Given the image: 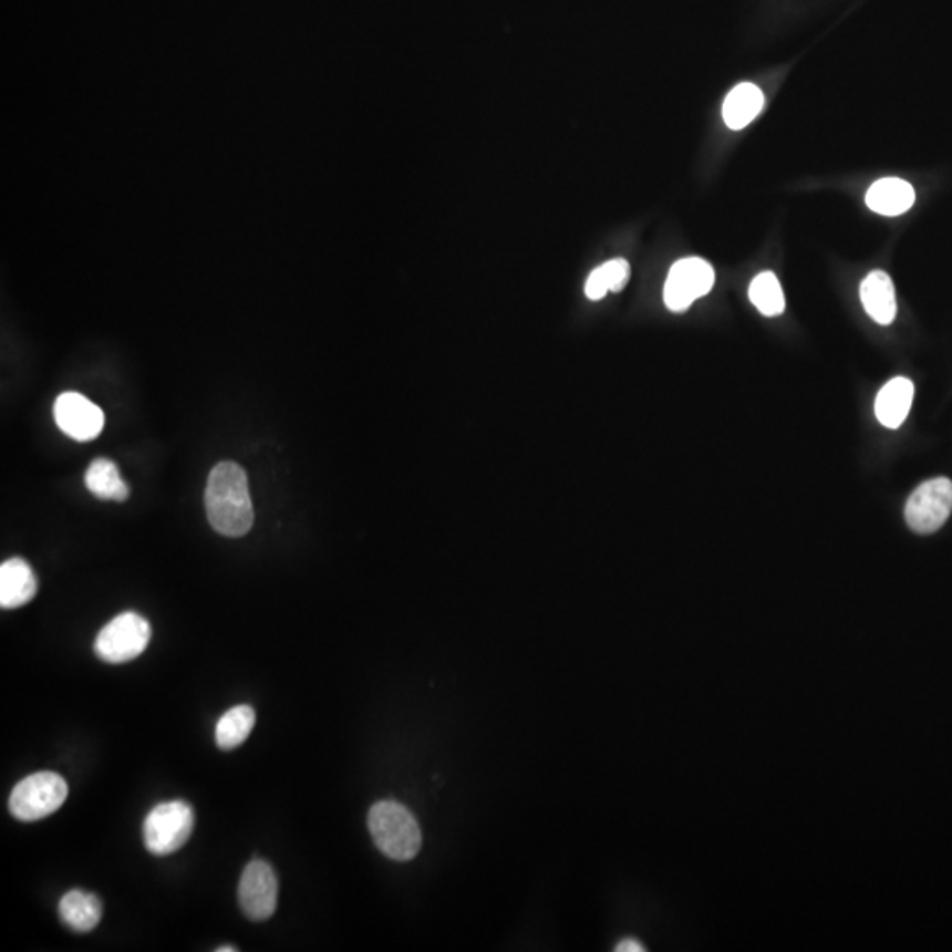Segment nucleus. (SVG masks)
Returning <instances> with one entry per match:
<instances>
[{"label": "nucleus", "instance_id": "obj_1", "mask_svg": "<svg viewBox=\"0 0 952 952\" xmlns=\"http://www.w3.org/2000/svg\"><path fill=\"white\" fill-rule=\"evenodd\" d=\"M208 522L223 537L238 538L255 524L249 482L242 466L231 461L216 464L205 489Z\"/></svg>", "mask_w": 952, "mask_h": 952}, {"label": "nucleus", "instance_id": "obj_2", "mask_svg": "<svg viewBox=\"0 0 952 952\" xmlns=\"http://www.w3.org/2000/svg\"><path fill=\"white\" fill-rule=\"evenodd\" d=\"M368 826L374 845L392 861H412L421 852V826L415 815L401 803H376L369 809Z\"/></svg>", "mask_w": 952, "mask_h": 952}, {"label": "nucleus", "instance_id": "obj_3", "mask_svg": "<svg viewBox=\"0 0 952 952\" xmlns=\"http://www.w3.org/2000/svg\"><path fill=\"white\" fill-rule=\"evenodd\" d=\"M68 794L70 788L64 776L41 770L17 784L9 796V811L17 820L35 822L55 814L64 805Z\"/></svg>", "mask_w": 952, "mask_h": 952}, {"label": "nucleus", "instance_id": "obj_4", "mask_svg": "<svg viewBox=\"0 0 952 952\" xmlns=\"http://www.w3.org/2000/svg\"><path fill=\"white\" fill-rule=\"evenodd\" d=\"M195 811L186 801L161 803L143 822L145 849L154 856H169L183 849L193 835Z\"/></svg>", "mask_w": 952, "mask_h": 952}, {"label": "nucleus", "instance_id": "obj_5", "mask_svg": "<svg viewBox=\"0 0 952 952\" xmlns=\"http://www.w3.org/2000/svg\"><path fill=\"white\" fill-rule=\"evenodd\" d=\"M151 639L152 628L147 619L136 612H122L97 633L94 651L103 662L117 665L138 659L147 650Z\"/></svg>", "mask_w": 952, "mask_h": 952}, {"label": "nucleus", "instance_id": "obj_6", "mask_svg": "<svg viewBox=\"0 0 952 952\" xmlns=\"http://www.w3.org/2000/svg\"><path fill=\"white\" fill-rule=\"evenodd\" d=\"M951 511L952 482L940 476L913 490L904 507V519L912 531L930 535L944 526Z\"/></svg>", "mask_w": 952, "mask_h": 952}, {"label": "nucleus", "instance_id": "obj_7", "mask_svg": "<svg viewBox=\"0 0 952 952\" xmlns=\"http://www.w3.org/2000/svg\"><path fill=\"white\" fill-rule=\"evenodd\" d=\"M279 882L272 866L261 859L249 862L238 882V903L251 921H267L278 909Z\"/></svg>", "mask_w": 952, "mask_h": 952}, {"label": "nucleus", "instance_id": "obj_8", "mask_svg": "<svg viewBox=\"0 0 952 952\" xmlns=\"http://www.w3.org/2000/svg\"><path fill=\"white\" fill-rule=\"evenodd\" d=\"M714 284V270L706 260L701 258H684L672 265L665 282L666 308L681 312L692 306L695 300L710 293Z\"/></svg>", "mask_w": 952, "mask_h": 952}, {"label": "nucleus", "instance_id": "obj_9", "mask_svg": "<svg viewBox=\"0 0 952 952\" xmlns=\"http://www.w3.org/2000/svg\"><path fill=\"white\" fill-rule=\"evenodd\" d=\"M55 424L76 442H92L104 427V413L85 395L64 392L53 404Z\"/></svg>", "mask_w": 952, "mask_h": 952}, {"label": "nucleus", "instance_id": "obj_10", "mask_svg": "<svg viewBox=\"0 0 952 952\" xmlns=\"http://www.w3.org/2000/svg\"><path fill=\"white\" fill-rule=\"evenodd\" d=\"M38 593V579L25 559L11 558L0 565V607L18 609Z\"/></svg>", "mask_w": 952, "mask_h": 952}, {"label": "nucleus", "instance_id": "obj_11", "mask_svg": "<svg viewBox=\"0 0 952 952\" xmlns=\"http://www.w3.org/2000/svg\"><path fill=\"white\" fill-rule=\"evenodd\" d=\"M913 392L915 389L909 377H892L886 383L875 401V415L880 424L889 428L901 427L912 407Z\"/></svg>", "mask_w": 952, "mask_h": 952}, {"label": "nucleus", "instance_id": "obj_12", "mask_svg": "<svg viewBox=\"0 0 952 952\" xmlns=\"http://www.w3.org/2000/svg\"><path fill=\"white\" fill-rule=\"evenodd\" d=\"M861 300L866 312L879 325H891L897 318V293L889 273L882 270L868 273L861 284Z\"/></svg>", "mask_w": 952, "mask_h": 952}, {"label": "nucleus", "instance_id": "obj_13", "mask_svg": "<svg viewBox=\"0 0 952 952\" xmlns=\"http://www.w3.org/2000/svg\"><path fill=\"white\" fill-rule=\"evenodd\" d=\"M913 201L915 190L901 178H880L866 193V205L880 216H901L912 208Z\"/></svg>", "mask_w": 952, "mask_h": 952}, {"label": "nucleus", "instance_id": "obj_14", "mask_svg": "<svg viewBox=\"0 0 952 952\" xmlns=\"http://www.w3.org/2000/svg\"><path fill=\"white\" fill-rule=\"evenodd\" d=\"M61 921L76 933H89L103 918V903L92 892L73 889L65 892L59 903Z\"/></svg>", "mask_w": 952, "mask_h": 952}, {"label": "nucleus", "instance_id": "obj_15", "mask_svg": "<svg viewBox=\"0 0 952 952\" xmlns=\"http://www.w3.org/2000/svg\"><path fill=\"white\" fill-rule=\"evenodd\" d=\"M764 106V94L754 83H739L728 92L723 103V121L731 130L739 131L757 117Z\"/></svg>", "mask_w": 952, "mask_h": 952}, {"label": "nucleus", "instance_id": "obj_16", "mask_svg": "<svg viewBox=\"0 0 952 952\" xmlns=\"http://www.w3.org/2000/svg\"><path fill=\"white\" fill-rule=\"evenodd\" d=\"M85 485L95 498L104 501H126L130 487L122 480L117 464L110 459H95L85 473Z\"/></svg>", "mask_w": 952, "mask_h": 952}, {"label": "nucleus", "instance_id": "obj_17", "mask_svg": "<svg viewBox=\"0 0 952 952\" xmlns=\"http://www.w3.org/2000/svg\"><path fill=\"white\" fill-rule=\"evenodd\" d=\"M256 713L251 706H235L223 714L216 725V743L221 749H234L251 736Z\"/></svg>", "mask_w": 952, "mask_h": 952}, {"label": "nucleus", "instance_id": "obj_18", "mask_svg": "<svg viewBox=\"0 0 952 952\" xmlns=\"http://www.w3.org/2000/svg\"><path fill=\"white\" fill-rule=\"evenodd\" d=\"M749 300L764 317H779L785 311V297L773 272L758 273L749 284Z\"/></svg>", "mask_w": 952, "mask_h": 952}, {"label": "nucleus", "instance_id": "obj_19", "mask_svg": "<svg viewBox=\"0 0 952 952\" xmlns=\"http://www.w3.org/2000/svg\"><path fill=\"white\" fill-rule=\"evenodd\" d=\"M603 276H606L607 286H609V291H618L623 290L624 286H627L628 279H630V265L628 261L621 260H612L607 261L606 265H602Z\"/></svg>", "mask_w": 952, "mask_h": 952}, {"label": "nucleus", "instance_id": "obj_20", "mask_svg": "<svg viewBox=\"0 0 952 952\" xmlns=\"http://www.w3.org/2000/svg\"><path fill=\"white\" fill-rule=\"evenodd\" d=\"M607 291H609V286H607L606 276H603L602 267H598L586 282V294L591 300H600L606 297Z\"/></svg>", "mask_w": 952, "mask_h": 952}, {"label": "nucleus", "instance_id": "obj_21", "mask_svg": "<svg viewBox=\"0 0 952 952\" xmlns=\"http://www.w3.org/2000/svg\"><path fill=\"white\" fill-rule=\"evenodd\" d=\"M618 952H642L645 951L644 945L635 939H624L615 945Z\"/></svg>", "mask_w": 952, "mask_h": 952}, {"label": "nucleus", "instance_id": "obj_22", "mask_svg": "<svg viewBox=\"0 0 952 952\" xmlns=\"http://www.w3.org/2000/svg\"><path fill=\"white\" fill-rule=\"evenodd\" d=\"M225 951H234L235 952V951H238V949L235 948V945H230V948H217V952H225Z\"/></svg>", "mask_w": 952, "mask_h": 952}]
</instances>
